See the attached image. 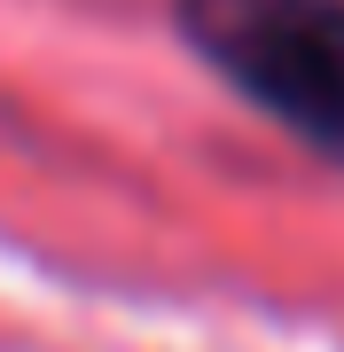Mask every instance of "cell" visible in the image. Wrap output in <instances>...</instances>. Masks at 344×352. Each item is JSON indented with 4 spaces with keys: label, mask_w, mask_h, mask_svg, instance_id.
Returning <instances> with one entry per match:
<instances>
[{
    "label": "cell",
    "mask_w": 344,
    "mask_h": 352,
    "mask_svg": "<svg viewBox=\"0 0 344 352\" xmlns=\"http://www.w3.org/2000/svg\"><path fill=\"white\" fill-rule=\"evenodd\" d=\"M180 32L258 110L344 164V0H180Z\"/></svg>",
    "instance_id": "6da1fadb"
}]
</instances>
